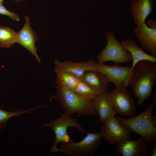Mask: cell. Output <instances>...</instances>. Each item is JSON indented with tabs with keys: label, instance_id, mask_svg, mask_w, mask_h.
Segmentation results:
<instances>
[{
	"label": "cell",
	"instance_id": "5b68a950",
	"mask_svg": "<svg viewBox=\"0 0 156 156\" xmlns=\"http://www.w3.org/2000/svg\"><path fill=\"white\" fill-rule=\"evenodd\" d=\"M107 44L97 57L98 63L104 64L107 61L114 62L115 65L132 61L130 53L124 47L121 42L117 40L114 33L109 31L106 34Z\"/></svg>",
	"mask_w": 156,
	"mask_h": 156
},
{
	"label": "cell",
	"instance_id": "8992f818",
	"mask_svg": "<svg viewBox=\"0 0 156 156\" xmlns=\"http://www.w3.org/2000/svg\"><path fill=\"white\" fill-rule=\"evenodd\" d=\"M71 117L64 114H62L59 118H55L44 125V127H49L51 128L55 135V140L51 147L50 152H56L58 148L57 146L59 144L68 142L71 139L67 131L69 127H75L81 132H85L77 120Z\"/></svg>",
	"mask_w": 156,
	"mask_h": 156
},
{
	"label": "cell",
	"instance_id": "d4e9b609",
	"mask_svg": "<svg viewBox=\"0 0 156 156\" xmlns=\"http://www.w3.org/2000/svg\"><path fill=\"white\" fill-rule=\"evenodd\" d=\"M4 0H0V4H3Z\"/></svg>",
	"mask_w": 156,
	"mask_h": 156
},
{
	"label": "cell",
	"instance_id": "484cf974",
	"mask_svg": "<svg viewBox=\"0 0 156 156\" xmlns=\"http://www.w3.org/2000/svg\"><path fill=\"white\" fill-rule=\"evenodd\" d=\"M15 1H18V2H20L23 1H25V0H13Z\"/></svg>",
	"mask_w": 156,
	"mask_h": 156
},
{
	"label": "cell",
	"instance_id": "9c48e42d",
	"mask_svg": "<svg viewBox=\"0 0 156 156\" xmlns=\"http://www.w3.org/2000/svg\"><path fill=\"white\" fill-rule=\"evenodd\" d=\"M103 138L112 145H114L124 139H129L131 132L119 122L114 116L103 123L101 131Z\"/></svg>",
	"mask_w": 156,
	"mask_h": 156
},
{
	"label": "cell",
	"instance_id": "e0dca14e",
	"mask_svg": "<svg viewBox=\"0 0 156 156\" xmlns=\"http://www.w3.org/2000/svg\"><path fill=\"white\" fill-rule=\"evenodd\" d=\"M124 47L130 54L132 61V68L134 69L139 62L146 61L155 63L156 57L146 53L138 46L134 40L132 39H125L121 42Z\"/></svg>",
	"mask_w": 156,
	"mask_h": 156
},
{
	"label": "cell",
	"instance_id": "8fae6325",
	"mask_svg": "<svg viewBox=\"0 0 156 156\" xmlns=\"http://www.w3.org/2000/svg\"><path fill=\"white\" fill-rule=\"evenodd\" d=\"M148 142L142 137L134 140L124 139L116 144L115 151L123 156H148Z\"/></svg>",
	"mask_w": 156,
	"mask_h": 156
},
{
	"label": "cell",
	"instance_id": "5bb4252c",
	"mask_svg": "<svg viewBox=\"0 0 156 156\" xmlns=\"http://www.w3.org/2000/svg\"><path fill=\"white\" fill-rule=\"evenodd\" d=\"M54 63L55 68L67 71L80 79L86 71L97 70L96 67V63L92 60L84 62H74L70 60L61 62L55 59Z\"/></svg>",
	"mask_w": 156,
	"mask_h": 156
},
{
	"label": "cell",
	"instance_id": "6da1fadb",
	"mask_svg": "<svg viewBox=\"0 0 156 156\" xmlns=\"http://www.w3.org/2000/svg\"><path fill=\"white\" fill-rule=\"evenodd\" d=\"M134 68L131 86L138 99L137 104L140 106L150 97L156 82V65L149 61H141Z\"/></svg>",
	"mask_w": 156,
	"mask_h": 156
},
{
	"label": "cell",
	"instance_id": "7c38bea8",
	"mask_svg": "<svg viewBox=\"0 0 156 156\" xmlns=\"http://www.w3.org/2000/svg\"><path fill=\"white\" fill-rule=\"evenodd\" d=\"M94 106L99 116V121L102 124L117 113L109 92L101 94L94 100Z\"/></svg>",
	"mask_w": 156,
	"mask_h": 156
},
{
	"label": "cell",
	"instance_id": "603a6c76",
	"mask_svg": "<svg viewBox=\"0 0 156 156\" xmlns=\"http://www.w3.org/2000/svg\"><path fill=\"white\" fill-rule=\"evenodd\" d=\"M149 146L148 155L150 156H156V140L151 142Z\"/></svg>",
	"mask_w": 156,
	"mask_h": 156
},
{
	"label": "cell",
	"instance_id": "ac0fdd59",
	"mask_svg": "<svg viewBox=\"0 0 156 156\" xmlns=\"http://www.w3.org/2000/svg\"><path fill=\"white\" fill-rule=\"evenodd\" d=\"M57 80L67 88L73 91L81 81L80 79L64 70L55 68Z\"/></svg>",
	"mask_w": 156,
	"mask_h": 156
},
{
	"label": "cell",
	"instance_id": "30bf717a",
	"mask_svg": "<svg viewBox=\"0 0 156 156\" xmlns=\"http://www.w3.org/2000/svg\"><path fill=\"white\" fill-rule=\"evenodd\" d=\"M109 92L117 113L126 116L134 114L135 104L126 88L122 86H115L113 90Z\"/></svg>",
	"mask_w": 156,
	"mask_h": 156
},
{
	"label": "cell",
	"instance_id": "ffe728a7",
	"mask_svg": "<svg viewBox=\"0 0 156 156\" xmlns=\"http://www.w3.org/2000/svg\"><path fill=\"white\" fill-rule=\"evenodd\" d=\"M73 91L80 97L88 100H94L101 94L96 89L81 81Z\"/></svg>",
	"mask_w": 156,
	"mask_h": 156
},
{
	"label": "cell",
	"instance_id": "9a60e30c",
	"mask_svg": "<svg viewBox=\"0 0 156 156\" xmlns=\"http://www.w3.org/2000/svg\"><path fill=\"white\" fill-rule=\"evenodd\" d=\"M154 0H130L131 13L137 26L145 22L153 8Z\"/></svg>",
	"mask_w": 156,
	"mask_h": 156
},
{
	"label": "cell",
	"instance_id": "cb8c5ba5",
	"mask_svg": "<svg viewBox=\"0 0 156 156\" xmlns=\"http://www.w3.org/2000/svg\"><path fill=\"white\" fill-rule=\"evenodd\" d=\"M151 120L153 125L156 128V116L152 115Z\"/></svg>",
	"mask_w": 156,
	"mask_h": 156
},
{
	"label": "cell",
	"instance_id": "7a4b0ae2",
	"mask_svg": "<svg viewBox=\"0 0 156 156\" xmlns=\"http://www.w3.org/2000/svg\"><path fill=\"white\" fill-rule=\"evenodd\" d=\"M56 83V97L64 109V114L70 117L75 113L78 116L97 115L94 106V100L82 98L57 81Z\"/></svg>",
	"mask_w": 156,
	"mask_h": 156
},
{
	"label": "cell",
	"instance_id": "277c9868",
	"mask_svg": "<svg viewBox=\"0 0 156 156\" xmlns=\"http://www.w3.org/2000/svg\"><path fill=\"white\" fill-rule=\"evenodd\" d=\"M86 137L81 141L75 142L71 139L68 142L61 143L56 152L70 156L92 155L99 148L103 138L100 132H85Z\"/></svg>",
	"mask_w": 156,
	"mask_h": 156
},
{
	"label": "cell",
	"instance_id": "d6986e66",
	"mask_svg": "<svg viewBox=\"0 0 156 156\" xmlns=\"http://www.w3.org/2000/svg\"><path fill=\"white\" fill-rule=\"evenodd\" d=\"M17 33L11 28L0 26V47L8 48L16 43Z\"/></svg>",
	"mask_w": 156,
	"mask_h": 156
},
{
	"label": "cell",
	"instance_id": "4316f807",
	"mask_svg": "<svg viewBox=\"0 0 156 156\" xmlns=\"http://www.w3.org/2000/svg\"><path fill=\"white\" fill-rule=\"evenodd\" d=\"M154 0V1H155V0Z\"/></svg>",
	"mask_w": 156,
	"mask_h": 156
},
{
	"label": "cell",
	"instance_id": "ba28073f",
	"mask_svg": "<svg viewBox=\"0 0 156 156\" xmlns=\"http://www.w3.org/2000/svg\"><path fill=\"white\" fill-rule=\"evenodd\" d=\"M142 46L152 55L156 57V22L153 19L137 26L133 30Z\"/></svg>",
	"mask_w": 156,
	"mask_h": 156
},
{
	"label": "cell",
	"instance_id": "52a82bcc",
	"mask_svg": "<svg viewBox=\"0 0 156 156\" xmlns=\"http://www.w3.org/2000/svg\"><path fill=\"white\" fill-rule=\"evenodd\" d=\"M97 70L105 75L115 86H122L126 88L131 86L135 68L131 66H109L96 63Z\"/></svg>",
	"mask_w": 156,
	"mask_h": 156
},
{
	"label": "cell",
	"instance_id": "3957f363",
	"mask_svg": "<svg viewBox=\"0 0 156 156\" xmlns=\"http://www.w3.org/2000/svg\"><path fill=\"white\" fill-rule=\"evenodd\" d=\"M156 104H149L147 109L136 116L129 118L117 117L119 122L131 132L140 135L148 142L156 140V128L153 125L151 116Z\"/></svg>",
	"mask_w": 156,
	"mask_h": 156
},
{
	"label": "cell",
	"instance_id": "44dd1931",
	"mask_svg": "<svg viewBox=\"0 0 156 156\" xmlns=\"http://www.w3.org/2000/svg\"><path fill=\"white\" fill-rule=\"evenodd\" d=\"M37 108V107L31 109L16 110L13 112H9L0 109V129H4L5 127L8 119L14 116H19L20 114L29 113Z\"/></svg>",
	"mask_w": 156,
	"mask_h": 156
},
{
	"label": "cell",
	"instance_id": "2e32d148",
	"mask_svg": "<svg viewBox=\"0 0 156 156\" xmlns=\"http://www.w3.org/2000/svg\"><path fill=\"white\" fill-rule=\"evenodd\" d=\"M80 79L81 81L96 89L101 94L107 92L110 81L105 75L98 70L86 71Z\"/></svg>",
	"mask_w": 156,
	"mask_h": 156
},
{
	"label": "cell",
	"instance_id": "4fadbf2b",
	"mask_svg": "<svg viewBox=\"0 0 156 156\" xmlns=\"http://www.w3.org/2000/svg\"><path fill=\"white\" fill-rule=\"evenodd\" d=\"M25 22L21 29L17 33L16 43H18L28 50L39 62L41 61L37 53L35 42L37 36L32 29L28 16L25 17Z\"/></svg>",
	"mask_w": 156,
	"mask_h": 156
},
{
	"label": "cell",
	"instance_id": "7402d4cb",
	"mask_svg": "<svg viewBox=\"0 0 156 156\" xmlns=\"http://www.w3.org/2000/svg\"><path fill=\"white\" fill-rule=\"evenodd\" d=\"M0 14L9 17L13 21H18L20 20L18 14L7 10L3 4H0Z\"/></svg>",
	"mask_w": 156,
	"mask_h": 156
}]
</instances>
